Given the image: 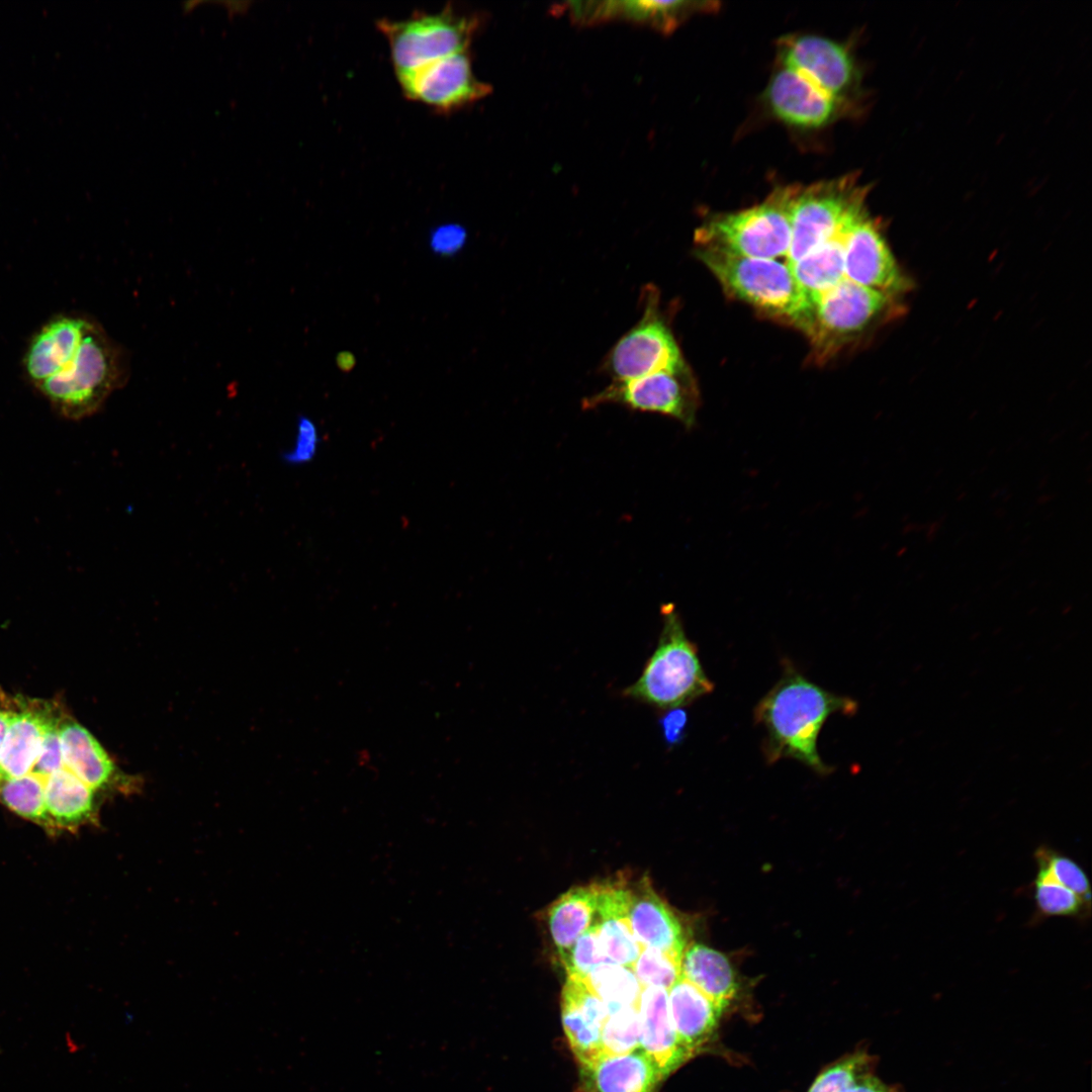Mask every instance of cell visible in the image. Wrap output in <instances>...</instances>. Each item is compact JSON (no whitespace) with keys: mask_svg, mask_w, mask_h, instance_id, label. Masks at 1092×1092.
Segmentation results:
<instances>
[{"mask_svg":"<svg viewBox=\"0 0 1092 1092\" xmlns=\"http://www.w3.org/2000/svg\"><path fill=\"white\" fill-rule=\"evenodd\" d=\"M856 711L854 700L822 689L787 662L779 681L754 709V720L765 731L762 751L766 761L793 758L817 774L830 772L832 767L818 752L820 731L831 715Z\"/></svg>","mask_w":1092,"mask_h":1092,"instance_id":"obj_1","label":"cell"},{"mask_svg":"<svg viewBox=\"0 0 1092 1092\" xmlns=\"http://www.w3.org/2000/svg\"><path fill=\"white\" fill-rule=\"evenodd\" d=\"M696 256L730 295L806 333L812 307L784 261L744 257L710 246H699Z\"/></svg>","mask_w":1092,"mask_h":1092,"instance_id":"obj_2","label":"cell"},{"mask_svg":"<svg viewBox=\"0 0 1092 1092\" xmlns=\"http://www.w3.org/2000/svg\"><path fill=\"white\" fill-rule=\"evenodd\" d=\"M662 629L656 648L638 679L623 696L667 711L685 708L714 690L698 653L687 636L681 618L672 604L661 608Z\"/></svg>","mask_w":1092,"mask_h":1092,"instance_id":"obj_3","label":"cell"},{"mask_svg":"<svg viewBox=\"0 0 1092 1092\" xmlns=\"http://www.w3.org/2000/svg\"><path fill=\"white\" fill-rule=\"evenodd\" d=\"M120 349L91 323L78 351L35 388L63 417L80 420L95 414L125 380Z\"/></svg>","mask_w":1092,"mask_h":1092,"instance_id":"obj_4","label":"cell"},{"mask_svg":"<svg viewBox=\"0 0 1092 1092\" xmlns=\"http://www.w3.org/2000/svg\"><path fill=\"white\" fill-rule=\"evenodd\" d=\"M793 186L746 209L717 214L696 231L699 246L757 259H785L791 243Z\"/></svg>","mask_w":1092,"mask_h":1092,"instance_id":"obj_5","label":"cell"},{"mask_svg":"<svg viewBox=\"0 0 1092 1092\" xmlns=\"http://www.w3.org/2000/svg\"><path fill=\"white\" fill-rule=\"evenodd\" d=\"M478 24L476 16L460 14L451 5L437 13L418 12L401 20L376 22L388 41L396 77L467 51Z\"/></svg>","mask_w":1092,"mask_h":1092,"instance_id":"obj_6","label":"cell"},{"mask_svg":"<svg viewBox=\"0 0 1092 1092\" xmlns=\"http://www.w3.org/2000/svg\"><path fill=\"white\" fill-rule=\"evenodd\" d=\"M897 299L842 279L811 303V321L805 334L817 357L832 356L880 324L898 307Z\"/></svg>","mask_w":1092,"mask_h":1092,"instance_id":"obj_7","label":"cell"},{"mask_svg":"<svg viewBox=\"0 0 1092 1092\" xmlns=\"http://www.w3.org/2000/svg\"><path fill=\"white\" fill-rule=\"evenodd\" d=\"M640 299L641 318L617 341L602 363V371L616 382L690 369L660 308L656 287L645 285Z\"/></svg>","mask_w":1092,"mask_h":1092,"instance_id":"obj_8","label":"cell"},{"mask_svg":"<svg viewBox=\"0 0 1092 1092\" xmlns=\"http://www.w3.org/2000/svg\"><path fill=\"white\" fill-rule=\"evenodd\" d=\"M867 187L851 176L793 186L791 243L787 265L795 263L834 237L847 218L866 204Z\"/></svg>","mask_w":1092,"mask_h":1092,"instance_id":"obj_9","label":"cell"},{"mask_svg":"<svg viewBox=\"0 0 1092 1092\" xmlns=\"http://www.w3.org/2000/svg\"><path fill=\"white\" fill-rule=\"evenodd\" d=\"M615 403L631 411L659 414L692 429L697 420L700 395L690 369L661 371L636 379L616 382L582 400V407Z\"/></svg>","mask_w":1092,"mask_h":1092,"instance_id":"obj_10","label":"cell"},{"mask_svg":"<svg viewBox=\"0 0 1092 1092\" xmlns=\"http://www.w3.org/2000/svg\"><path fill=\"white\" fill-rule=\"evenodd\" d=\"M397 80L406 98L441 113H450L491 92V86L475 78L467 51L434 61Z\"/></svg>","mask_w":1092,"mask_h":1092,"instance_id":"obj_11","label":"cell"},{"mask_svg":"<svg viewBox=\"0 0 1092 1092\" xmlns=\"http://www.w3.org/2000/svg\"><path fill=\"white\" fill-rule=\"evenodd\" d=\"M844 278L895 298L913 286L868 210L860 214L847 235Z\"/></svg>","mask_w":1092,"mask_h":1092,"instance_id":"obj_12","label":"cell"},{"mask_svg":"<svg viewBox=\"0 0 1092 1092\" xmlns=\"http://www.w3.org/2000/svg\"><path fill=\"white\" fill-rule=\"evenodd\" d=\"M59 735L65 765L95 792L132 795L141 791L142 779L123 771L95 736L66 712Z\"/></svg>","mask_w":1092,"mask_h":1092,"instance_id":"obj_13","label":"cell"},{"mask_svg":"<svg viewBox=\"0 0 1092 1092\" xmlns=\"http://www.w3.org/2000/svg\"><path fill=\"white\" fill-rule=\"evenodd\" d=\"M779 57L788 68L816 87L843 101L855 82L853 61L838 42L818 35H796L782 40Z\"/></svg>","mask_w":1092,"mask_h":1092,"instance_id":"obj_14","label":"cell"},{"mask_svg":"<svg viewBox=\"0 0 1092 1092\" xmlns=\"http://www.w3.org/2000/svg\"><path fill=\"white\" fill-rule=\"evenodd\" d=\"M2 695L10 720L0 749V781L30 771L47 729L63 710L54 701Z\"/></svg>","mask_w":1092,"mask_h":1092,"instance_id":"obj_15","label":"cell"},{"mask_svg":"<svg viewBox=\"0 0 1092 1092\" xmlns=\"http://www.w3.org/2000/svg\"><path fill=\"white\" fill-rule=\"evenodd\" d=\"M628 920L642 947L659 949L681 961L689 930L679 915L653 889L647 876L629 881Z\"/></svg>","mask_w":1092,"mask_h":1092,"instance_id":"obj_16","label":"cell"},{"mask_svg":"<svg viewBox=\"0 0 1092 1092\" xmlns=\"http://www.w3.org/2000/svg\"><path fill=\"white\" fill-rule=\"evenodd\" d=\"M561 1019L568 1044L580 1066L602 1055L601 1035L608 1006L583 979L567 977L560 996Z\"/></svg>","mask_w":1092,"mask_h":1092,"instance_id":"obj_17","label":"cell"},{"mask_svg":"<svg viewBox=\"0 0 1092 1092\" xmlns=\"http://www.w3.org/2000/svg\"><path fill=\"white\" fill-rule=\"evenodd\" d=\"M766 97L770 109L780 119L804 128L827 124L841 104V101L785 67L771 77Z\"/></svg>","mask_w":1092,"mask_h":1092,"instance_id":"obj_18","label":"cell"},{"mask_svg":"<svg viewBox=\"0 0 1092 1092\" xmlns=\"http://www.w3.org/2000/svg\"><path fill=\"white\" fill-rule=\"evenodd\" d=\"M629 881L625 874L598 884L596 925L601 946L616 965L632 967L642 945L628 920Z\"/></svg>","mask_w":1092,"mask_h":1092,"instance_id":"obj_19","label":"cell"},{"mask_svg":"<svg viewBox=\"0 0 1092 1092\" xmlns=\"http://www.w3.org/2000/svg\"><path fill=\"white\" fill-rule=\"evenodd\" d=\"M91 323L81 316L58 315L35 333L23 361L34 387L56 374L78 351Z\"/></svg>","mask_w":1092,"mask_h":1092,"instance_id":"obj_20","label":"cell"},{"mask_svg":"<svg viewBox=\"0 0 1092 1092\" xmlns=\"http://www.w3.org/2000/svg\"><path fill=\"white\" fill-rule=\"evenodd\" d=\"M636 1007L640 1023V1048L653 1060L663 1080L690 1059L670 1018L667 990L643 988Z\"/></svg>","mask_w":1092,"mask_h":1092,"instance_id":"obj_21","label":"cell"},{"mask_svg":"<svg viewBox=\"0 0 1092 1092\" xmlns=\"http://www.w3.org/2000/svg\"><path fill=\"white\" fill-rule=\"evenodd\" d=\"M667 997L674 1030L691 1059L712 1040L726 1009L681 977L667 990Z\"/></svg>","mask_w":1092,"mask_h":1092,"instance_id":"obj_22","label":"cell"},{"mask_svg":"<svg viewBox=\"0 0 1092 1092\" xmlns=\"http://www.w3.org/2000/svg\"><path fill=\"white\" fill-rule=\"evenodd\" d=\"M585 1092H654L662 1078L647 1053L601 1056L580 1066Z\"/></svg>","mask_w":1092,"mask_h":1092,"instance_id":"obj_23","label":"cell"},{"mask_svg":"<svg viewBox=\"0 0 1092 1092\" xmlns=\"http://www.w3.org/2000/svg\"><path fill=\"white\" fill-rule=\"evenodd\" d=\"M63 756V755H62ZM46 811L52 829L77 830L98 820V793L78 779L64 763L41 779Z\"/></svg>","mask_w":1092,"mask_h":1092,"instance_id":"obj_24","label":"cell"},{"mask_svg":"<svg viewBox=\"0 0 1092 1092\" xmlns=\"http://www.w3.org/2000/svg\"><path fill=\"white\" fill-rule=\"evenodd\" d=\"M867 210L858 207L840 231L823 245L789 266L810 303L844 279V249L853 223Z\"/></svg>","mask_w":1092,"mask_h":1092,"instance_id":"obj_25","label":"cell"},{"mask_svg":"<svg viewBox=\"0 0 1092 1092\" xmlns=\"http://www.w3.org/2000/svg\"><path fill=\"white\" fill-rule=\"evenodd\" d=\"M680 977L725 1009L736 999L740 989L728 958L699 942L690 943L684 951Z\"/></svg>","mask_w":1092,"mask_h":1092,"instance_id":"obj_26","label":"cell"},{"mask_svg":"<svg viewBox=\"0 0 1092 1092\" xmlns=\"http://www.w3.org/2000/svg\"><path fill=\"white\" fill-rule=\"evenodd\" d=\"M597 893V883L575 886L561 894L546 909V923L558 960L593 925Z\"/></svg>","mask_w":1092,"mask_h":1092,"instance_id":"obj_27","label":"cell"},{"mask_svg":"<svg viewBox=\"0 0 1092 1092\" xmlns=\"http://www.w3.org/2000/svg\"><path fill=\"white\" fill-rule=\"evenodd\" d=\"M582 979L608 1006L609 1013L636 1006L643 989L631 967L616 964L603 965Z\"/></svg>","mask_w":1092,"mask_h":1092,"instance_id":"obj_28","label":"cell"},{"mask_svg":"<svg viewBox=\"0 0 1092 1092\" xmlns=\"http://www.w3.org/2000/svg\"><path fill=\"white\" fill-rule=\"evenodd\" d=\"M0 802L19 817L53 830L46 811L44 784L40 778L26 774L1 780Z\"/></svg>","mask_w":1092,"mask_h":1092,"instance_id":"obj_29","label":"cell"},{"mask_svg":"<svg viewBox=\"0 0 1092 1092\" xmlns=\"http://www.w3.org/2000/svg\"><path fill=\"white\" fill-rule=\"evenodd\" d=\"M1038 864L1034 881V901L1039 914L1046 917H1076L1089 907L1074 892L1058 883L1048 869Z\"/></svg>","mask_w":1092,"mask_h":1092,"instance_id":"obj_30","label":"cell"},{"mask_svg":"<svg viewBox=\"0 0 1092 1092\" xmlns=\"http://www.w3.org/2000/svg\"><path fill=\"white\" fill-rule=\"evenodd\" d=\"M603 1056L630 1053L640 1048V1023L636 1006H628L609 1013L601 1035Z\"/></svg>","mask_w":1092,"mask_h":1092,"instance_id":"obj_31","label":"cell"},{"mask_svg":"<svg viewBox=\"0 0 1092 1092\" xmlns=\"http://www.w3.org/2000/svg\"><path fill=\"white\" fill-rule=\"evenodd\" d=\"M876 1058L867 1051L848 1054L823 1069L808 1092H841L861 1074L875 1070Z\"/></svg>","mask_w":1092,"mask_h":1092,"instance_id":"obj_32","label":"cell"},{"mask_svg":"<svg viewBox=\"0 0 1092 1092\" xmlns=\"http://www.w3.org/2000/svg\"><path fill=\"white\" fill-rule=\"evenodd\" d=\"M631 968L643 988L668 990L680 978V961L652 947H642Z\"/></svg>","mask_w":1092,"mask_h":1092,"instance_id":"obj_33","label":"cell"},{"mask_svg":"<svg viewBox=\"0 0 1092 1092\" xmlns=\"http://www.w3.org/2000/svg\"><path fill=\"white\" fill-rule=\"evenodd\" d=\"M1035 858L1037 863L1048 869L1058 883L1074 892L1090 908L1089 879L1074 859L1045 846L1035 850Z\"/></svg>","mask_w":1092,"mask_h":1092,"instance_id":"obj_34","label":"cell"},{"mask_svg":"<svg viewBox=\"0 0 1092 1092\" xmlns=\"http://www.w3.org/2000/svg\"><path fill=\"white\" fill-rule=\"evenodd\" d=\"M559 962L567 977L580 979L603 965L613 964L601 946L595 924L576 939Z\"/></svg>","mask_w":1092,"mask_h":1092,"instance_id":"obj_35","label":"cell"},{"mask_svg":"<svg viewBox=\"0 0 1092 1092\" xmlns=\"http://www.w3.org/2000/svg\"><path fill=\"white\" fill-rule=\"evenodd\" d=\"M685 1H625L614 2L615 12L636 20L651 21L663 28H672L676 19L689 9Z\"/></svg>","mask_w":1092,"mask_h":1092,"instance_id":"obj_36","label":"cell"},{"mask_svg":"<svg viewBox=\"0 0 1092 1092\" xmlns=\"http://www.w3.org/2000/svg\"><path fill=\"white\" fill-rule=\"evenodd\" d=\"M320 443L318 432L314 423L307 417H299L293 447L284 454V460L290 464H301L312 460Z\"/></svg>","mask_w":1092,"mask_h":1092,"instance_id":"obj_37","label":"cell"},{"mask_svg":"<svg viewBox=\"0 0 1092 1092\" xmlns=\"http://www.w3.org/2000/svg\"><path fill=\"white\" fill-rule=\"evenodd\" d=\"M467 232L458 223H445L436 226L430 235V248L441 256H453L465 245Z\"/></svg>","mask_w":1092,"mask_h":1092,"instance_id":"obj_38","label":"cell"},{"mask_svg":"<svg viewBox=\"0 0 1092 1092\" xmlns=\"http://www.w3.org/2000/svg\"><path fill=\"white\" fill-rule=\"evenodd\" d=\"M665 744L672 748L682 742L687 733L688 713L684 708L667 710L659 719Z\"/></svg>","mask_w":1092,"mask_h":1092,"instance_id":"obj_39","label":"cell"},{"mask_svg":"<svg viewBox=\"0 0 1092 1092\" xmlns=\"http://www.w3.org/2000/svg\"><path fill=\"white\" fill-rule=\"evenodd\" d=\"M841 1092H900L898 1085H890L868 1071L845 1086Z\"/></svg>","mask_w":1092,"mask_h":1092,"instance_id":"obj_40","label":"cell"},{"mask_svg":"<svg viewBox=\"0 0 1092 1092\" xmlns=\"http://www.w3.org/2000/svg\"><path fill=\"white\" fill-rule=\"evenodd\" d=\"M10 720V709L0 694V749Z\"/></svg>","mask_w":1092,"mask_h":1092,"instance_id":"obj_41","label":"cell"},{"mask_svg":"<svg viewBox=\"0 0 1092 1092\" xmlns=\"http://www.w3.org/2000/svg\"><path fill=\"white\" fill-rule=\"evenodd\" d=\"M336 363L340 370L349 372L355 367L356 359L352 353L345 351L338 354Z\"/></svg>","mask_w":1092,"mask_h":1092,"instance_id":"obj_42","label":"cell"}]
</instances>
